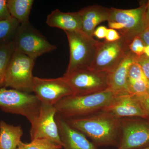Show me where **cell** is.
Segmentation results:
<instances>
[{"instance_id": "cell-27", "label": "cell", "mask_w": 149, "mask_h": 149, "mask_svg": "<svg viewBox=\"0 0 149 149\" xmlns=\"http://www.w3.org/2000/svg\"><path fill=\"white\" fill-rule=\"evenodd\" d=\"M121 36L116 30L108 29L105 41L108 42H113L120 40Z\"/></svg>"}, {"instance_id": "cell-33", "label": "cell", "mask_w": 149, "mask_h": 149, "mask_svg": "<svg viewBox=\"0 0 149 149\" xmlns=\"http://www.w3.org/2000/svg\"><path fill=\"white\" fill-rule=\"evenodd\" d=\"M141 149H149V147H147V148H145Z\"/></svg>"}, {"instance_id": "cell-13", "label": "cell", "mask_w": 149, "mask_h": 149, "mask_svg": "<svg viewBox=\"0 0 149 149\" xmlns=\"http://www.w3.org/2000/svg\"><path fill=\"white\" fill-rule=\"evenodd\" d=\"M103 111L118 119L141 117L148 119L137 96L130 94L118 95Z\"/></svg>"}, {"instance_id": "cell-7", "label": "cell", "mask_w": 149, "mask_h": 149, "mask_svg": "<svg viewBox=\"0 0 149 149\" xmlns=\"http://www.w3.org/2000/svg\"><path fill=\"white\" fill-rule=\"evenodd\" d=\"M63 77L74 95L94 94L109 88V73L107 72L83 68Z\"/></svg>"}, {"instance_id": "cell-3", "label": "cell", "mask_w": 149, "mask_h": 149, "mask_svg": "<svg viewBox=\"0 0 149 149\" xmlns=\"http://www.w3.org/2000/svg\"><path fill=\"white\" fill-rule=\"evenodd\" d=\"M70 49L69 64L63 76L83 68H90L101 42L90 37L81 30L65 31Z\"/></svg>"}, {"instance_id": "cell-9", "label": "cell", "mask_w": 149, "mask_h": 149, "mask_svg": "<svg viewBox=\"0 0 149 149\" xmlns=\"http://www.w3.org/2000/svg\"><path fill=\"white\" fill-rule=\"evenodd\" d=\"M130 42L123 36L115 42H101L90 68L101 72H112L130 52Z\"/></svg>"}, {"instance_id": "cell-11", "label": "cell", "mask_w": 149, "mask_h": 149, "mask_svg": "<svg viewBox=\"0 0 149 149\" xmlns=\"http://www.w3.org/2000/svg\"><path fill=\"white\" fill-rule=\"evenodd\" d=\"M146 4H143L138 8L129 10L110 8L108 22H116L123 27L119 32L130 42L137 35H139L145 29L144 15Z\"/></svg>"}, {"instance_id": "cell-19", "label": "cell", "mask_w": 149, "mask_h": 149, "mask_svg": "<svg viewBox=\"0 0 149 149\" xmlns=\"http://www.w3.org/2000/svg\"><path fill=\"white\" fill-rule=\"evenodd\" d=\"M33 3V0H7L11 16L16 19L20 24L29 23Z\"/></svg>"}, {"instance_id": "cell-21", "label": "cell", "mask_w": 149, "mask_h": 149, "mask_svg": "<svg viewBox=\"0 0 149 149\" xmlns=\"http://www.w3.org/2000/svg\"><path fill=\"white\" fill-rule=\"evenodd\" d=\"M14 52L13 42L0 46V88H3L6 73Z\"/></svg>"}, {"instance_id": "cell-2", "label": "cell", "mask_w": 149, "mask_h": 149, "mask_svg": "<svg viewBox=\"0 0 149 149\" xmlns=\"http://www.w3.org/2000/svg\"><path fill=\"white\" fill-rule=\"evenodd\" d=\"M118 95L109 88L94 94L67 96L54 106L56 114L65 120L80 118L103 111Z\"/></svg>"}, {"instance_id": "cell-32", "label": "cell", "mask_w": 149, "mask_h": 149, "mask_svg": "<svg viewBox=\"0 0 149 149\" xmlns=\"http://www.w3.org/2000/svg\"><path fill=\"white\" fill-rule=\"evenodd\" d=\"M148 95H149V79L148 80Z\"/></svg>"}, {"instance_id": "cell-8", "label": "cell", "mask_w": 149, "mask_h": 149, "mask_svg": "<svg viewBox=\"0 0 149 149\" xmlns=\"http://www.w3.org/2000/svg\"><path fill=\"white\" fill-rule=\"evenodd\" d=\"M117 149H141L149 147V120L141 117L120 119Z\"/></svg>"}, {"instance_id": "cell-25", "label": "cell", "mask_w": 149, "mask_h": 149, "mask_svg": "<svg viewBox=\"0 0 149 149\" xmlns=\"http://www.w3.org/2000/svg\"><path fill=\"white\" fill-rule=\"evenodd\" d=\"M12 17L8 6L7 0H0V21Z\"/></svg>"}, {"instance_id": "cell-14", "label": "cell", "mask_w": 149, "mask_h": 149, "mask_svg": "<svg viewBox=\"0 0 149 149\" xmlns=\"http://www.w3.org/2000/svg\"><path fill=\"white\" fill-rule=\"evenodd\" d=\"M55 119L64 149H97L84 134L70 126L64 118L56 114Z\"/></svg>"}, {"instance_id": "cell-28", "label": "cell", "mask_w": 149, "mask_h": 149, "mask_svg": "<svg viewBox=\"0 0 149 149\" xmlns=\"http://www.w3.org/2000/svg\"><path fill=\"white\" fill-rule=\"evenodd\" d=\"M108 29L103 26H100L95 29L93 36H96L99 39H104L106 37Z\"/></svg>"}, {"instance_id": "cell-23", "label": "cell", "mask_w": 149, "mask_h": 149, "mask_svg": "<svg viewBox=\"0 0 149 149\" xmlns=\"http://www.w3.org/2000/svg\"><path fill=\"white\" fill-rule=\"evenodd\" d=\"M145 47L146 46L139 35L133 38L128 46L129 51L138 58L144 55Z\"/></svg>"}, {"instance_id": "cell-30", "label": "cell", "mask_w": 149, "mask_h": 149, "mask_svg": "<svg viewBox=\"0 0 149 149\" xmlns=\"http://www.w3.org/2000/svg\"><path fill=\"white\" fill-rule=\"evenodd\" d=\"M144 22L145 28L149 27V1L146 4V9L144 15Z\"/></svg>"}, {"instance_id": "cell-6", "label": "cell", "mask_w": 149, "mask_h": 149, "mask_svg": "<svg viewBox=\"0 0 149 149\" xmlns=\"http://www.w3.org/2000/svg\"><path fill=\"white\" fill-rule=\"evenodd\" d=\"M13 42L15 50L26 55L35 61L40 56L57 48L30 22L20 24Z\"/></svg>"}, {"instance_id": "cell-16", "label": "cell", "mask_w": 149, "mask_h": 149, "mask_svg": "<svg viewBox=\"0 0 149 149\" xmlns=\"http://www.w3.org/2000/svg\"><path fill=\"white\" fill-rule=\"evenodd\" d=\"M82 21L81 31L90 37H93L98 24L108 21L110 8L99 5L89 6L78 11Z\"/></svg>"}, {"instance_id": "cell-10", "label": "cell", "mask_w": 149, "mask_h": 149, "mask_svg": "<svg viewBox=\"0 0 149 149\" xmlns=\"http://www.w3.org/2000/svg\"><path fill=\"white\" fill-rule=\"evenodd\" d=\"M32 90L41 103L52 105L65 97L73 95L70 86L63 76L53 79L35 76Z\"/></svg>"}, {"instance_id": "cell-18", "label": "cell", "mask_w": 149, "mask_h": 149, "mask_svg": "<svg viewBox=\"0 0 149 149\" xmlns=\"http://www.w3.org/2000/svg\"><path fill=\"white\" fill-rule=\"evenodd\" d=\"M23 134L20 125L15 126L0 121V149H16Z\"/></svg>"}, {"instance_id": "cell-20", "label": "cell", "mask_w": 149, "mask_h": 149, "mask_svg": "<svg viewBox=\"0 0 149 149\" xmlns=\"http://www.w3.org/2000/svg\"><path fill=\"white\" fill-rule=\"evenodd\" d=\"M19 25L20 23L12 17L0 21V46L13 42Z\"/></svg>"}, {"instance_id": "cell-12", "label": "cell", "mask_w": 149, "mask_h": 149, "mask_svg": "<svg viewBox=\"0 0 149 149\" xmlns=\"http://www.w3.org/2000/svg\"><path fill=\"white\" fill-rule=\"evenodd\" d=\"M56 114L54 105L41 103L38 120L35 126L30 129L31 141L35 139H47L62 147L56 121Z\"/></svg>"}, {"instance_id": "cell-1", "label": "cell", "mask_w": 149, "mask_h": 149, "mask_svg": "<svg viewBox=\"0 0 149 149\" xmlns=\"http://www.w3.org/2000/svg\"><path fill=\"white\" fill-rule=\"evenodd\" d=\"M70 126L92 140L96 146H118L120 119L102 111L89 116L65 120Z\"/></svg>"}, {"instance_id": "cell-26", "label": "cell", "mask_w": 149, "mask_h": 149, "mask_svg": "<svg viewBox=\"0 0 149 149\" xmlns=\"http://www.w3.org/2000/svg\"><path fill=\"white\" fill-rule=\"evenodd\" d=\"M137 97L143 110L146 115L147 118L148 120H149V95L147 94L144 95Z\"/></svg>"}, {"instance_id": "cell-5", "label": "cell", "mask_w": 149, "mask_h": 149, "mask_svg": "<svg viewBox=\"0 0 149 149\" xmlns=\"http://www.w3.org/2000/svg\"><path fill=\"white\" fill-rule=\"evenodd\" d=\"M35 61L15 50L7 70L3 88L28 93L33 92L32 74Z\"/></svg>"}, {"instance_id": "cell-4", "label": "cell", "mask_w": 149, "mask_h": 149, "mask_svg": "<svg viewBox=\"0 0 149 149\" xmlns=\"http://www.w3.org/2000/svg\"><path fill=\"white\" fill-rule=\"evenodd\" d=\"M41 102L35 95L13 89L0 88V108L6 112L24 116L35 126L38 117Z\"/></svg>"}, {"instance_id": "cell-31", "label": "cell", "mask_w": 149, "mask_h": 149, "mask_svg": "<svg viewBox=\"0 0 149 149\" xmlns=\"http://www.w3.org/2000/svg\"><path fill=\"white\" fill-rule=\"evenodd\" d=\"M144 55L149 57V46H146L144 49Z\"/></svg>"}, {"instance_id": "cell-22", "label": "cell", "mask_w": 149, "mask_h": 149, "mask_svg": "<svg viewBox=\"0 0 149 149\" xmlns=\"http://www.w3.org/2000/svg\"><path fill=\"white\" fill-rule=\"evenodd\" d=\"M62 147L45 139H35L29 143H19L16 149H61Z\"/></svg>"}, {"instance_id": "cell-29", "label": "cell", "mask_w": 149, "mask_h": 149, "mask_svg": "<svg viewBox=\"0 0 149 149\" xmlns=\"http://www.w3.org/2000/svg\"><path fill=\"white\" fill-rule=\"evenodd\" d=\"M145 46H149V27H147L139 35Z\"/></svg>"}, {"instance_id": "cell-15", "label": "cell", "mask_w": 149, "mask_h": 149, "mask_svg": "<svg viewBox=\"0 0 149 149\" xmlns=\"http://www.w3.org/2000/svg\"><path fill=\"white\" fill-rule=\"evenodd\" d=\"M138 58L129 52L117 67L109 73V89L118 95L130 94L127 84L128 70L130 65L137 61Z\"/></svg>"}, {"instance_id": "cell-24", "label": "cell", "mask_w": 149, "mask_h": 149, "mask_svg": "<svg viewBox=\"0 0 149 149\" xmlns=\"http://www.w3.org/2000/svg\"><path fill=\"white\" fill-rule=\"evenodd\" d=\"M137 62L148 80L149 79V57L143 55L138 58Z\"/></svg>"}, {"instance_id": "cell-17", "label": "cell", "mask_w": 149, "mask_h": 149, "mask_svg": "<svg viewBox=\"0 0 149 149\" xmlns=\"http://www.w3.org/2000/svg\"><path fill=\"white\" fill-rule=\"evenodd\" d=\"M46 24L65 31H80L82 21L78 12L64 13L56 9L47 17Z\"/></svg>"}]
</instances>
